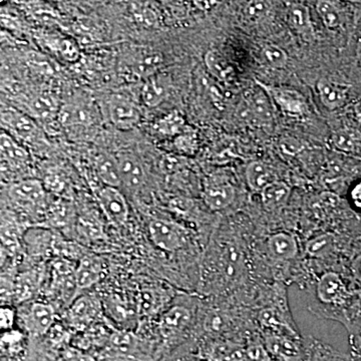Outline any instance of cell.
Returning a JSON list of instances; mask_svg holds the SVG:
<instances>
[{
  "label": "cell",
  "mask_w": 361,
  "mask_h": 361,
  "mask_svg": "<svg viewBox=\"0 0 361 361\" xmlns=\"http://www.w3.org/2000/svg\"><path fill=\"white\" fill-rule=\"evenodd\" d=\"M0 149L2 161H6L11 168H25L30 163V154L27 149L6 130L1 132Z\"/></svg>",
  "instance_id": "ffe728a7"
},
{
  "label": "cell",
  "mask_w": 361,
  "mask_h": 361,
  "mask_svg": "<svg viewBox=\"0 0 361 361\" xmlns=\"http://www.w3.org/2000/svg\"><path fill=\"white\" fill-rule=\"evenodd\" d=\"M45 189L44 183L35 179H25L13 183L9 187L11 200L21 207L40 208L44 205Z\"/></svg>",
  "instance_id": "9c48e42d"
},
{
  "label": "cell",
  "mask_w": 361,
  "mask_h": 361,
  "mask_svg": "<svg viewBox=\"0 0 361 361\" xmlns=\"http://www.w3.org/2000/svg\"><path fill=\"white\" fill-rule=\"evenodd\" d=\"M75 220V210L70 201L54 202L47 209L44 223L56 229H66L73 226Z\"/></svg>",
  "instance_id": "603a6c76"
},
{
  "label": "cell",
  "mask_w": 361,
  "mask_h": 361,
  "mask_svg": "<svg viewBox=\"0 0 361 361\" xmlns=\"http://www.w3.org/2000/svg\"><path fill=\"white\" fill-rule=\"evenodd\" d=\"M353 118L355 122L361 127V97L360 99H356L353 106Z\"/></svg>",
  "instance_id": "b9f144b4"
},
{
  "label": "cell",
  "mask_w": 361,
  "mask_h": 361,
  "mask_svg": "<svg viewBox=\"0 0 361 361\" xmlns=\"http://www.w3.org/2000/svg\"><path fill=\"white\" fill-rule=\"evenodd\" d=\"M185 127L184 118L177 113H172L159 122L158 130L163 134L176 135L182 134Z\"/></svg>",
  "instance_id": "e575fe53"
},
{
  "label": "cell",
  "mask_w": 361,
  "mask_h": 361,
  "mask_svg": "<svg viewBox=\"0 0 361 361\" xmlns=\"http://www.w3.org/2000/svg\"><path fill=\"white\" fill-rule=\"evenodd\" d=\"M331 145L342 153L361 154V132L355 128H342L332 134Z\"/></svg>",
  "instance_id": "d4e9b609"
},
{
  "label": "cell",
  "mask_w": 361,
  "mask_h": 361,
  "mask_svg": "<svg viewBox=\"0 0 361 361\" xmlns=\"http://www.w3.org/2000/svg\"><path fill=\"white\" fill-rule=\"evenodd\" d=\"M245 178L249 189L254 193H260L265 187L277 180V174L269 164L253 161L247 166Z\"/></svg>",
  "instance_id": "d6986e66"
},
{
  "label": "cell",
  "mask_w": 361,
  "mask_h": 361,
  "mask_svg": "<svg viewBox=\"0 0 361 361\" xmlns=\"http://www.w3.org/2000/svg\"><path fill=\"white\" fill-rule=\"evenodd\" d=\"M316 9L329 30H336L342 25L341 11L331 0H318Z\"/></svg>",
  "instance_id": "f546056e"
},
{
  "label": "cell",
  "mask_w": 361,
  "mask_h": 361,
  "mask_svg": "<svg viewBox=\"0 0 361 361\" xmlns=\"http://www.w3.org/2000/svg\"><path fill=\"white\" fill-rule=\"evenodd\" d=\"M261 59L263 63L270 68H283L288 63V54L281 47L276 44H267L263 45L260 52Z\"/></svg>",
  "instance_id": "4dcf8cb0"
},
{
  "label": "cell",
  "mask_w": 361,
  "mask_h": 361,
  "mask_svg": "<svg viewBox=\"0 0 361 361\" xmlns=\"http://www.w3.org/2000/svg\"><path fill=\"white\" fill-rule=\"evenodd\" d=\"M149 238L161 250L177 252L189 245L191 234L175 221L156 219L149 225Z\"/></svg>",
  "instance_id": "6da1fadb"
},
{
  "label": "cell",
  "mask_w": 361,
  "mask_h": 361,
  "mask_svg": "<svg viewBox=\"0 0 361 361\" xmlns=\"http://www.w3.org/2000/svg\"><path fill=\"white\" fill-rule=\"evenodd\" d=\"M96 171L97 177L106 186L116 188L121 186L120 175H118L116 158L99 156L96 161Z\"/></svg>",
  "instance_id": "83f0119b"
},
{
  "label": "cell",
  "mask_w": 361,
  "mask_h": 361,
  "mask_svg": "<svg viewBox=\"0 0 361 361\" xmlns=\"http://www.w3.org/2000/svg\"><path fill=\"white\" fill-rule=\"evenodd\" d=\"M306 361H353L350 355H342L324 342L307 336L304 338Z\"/></svg>",
  "instance_id": "7402d4cb"
},
{
  "label": "cell",
  "mask_w": 361,
  "mask_h": 361,
  "mask_svg": "<svg viewBox=\"0 0 361 361\" xmlns=\"http://www.w3.org/2000/svg\"><path fill=\"white\" fill-rule=\"evenodd\" d=\"M101 312V301L97 297L84 295L75 298L68 305V315L73 324L87 325L94 322Z\"/></svg>",
  "instance_id": "5bb4252c"
},
{
  "label": "cell",
  "mask_w": 361,
  "mask_h": 361,
  "mask_svg": "<svg viewBox=\"0 0 361 361\" xmlns=\"http://www.w3.org/2000/svg\"><path fill=\"white\" fill-rule=\"evenodd\" d=\"M299 251L298 240L290 232H275L265 240L266 255L275 262L285 263L294 260Z\"/></svg>",
  "instance_id": "ba28073f"
},
{
  "label": "cell",
  "mask_w": 361,
  "mask_h": 361,
  "mask_svg": "<svg viewBox=\"0 0 361 361\" xmlns=\"http://www.w3.org/2000/svg\"><path fill=\"white\" fill-rule=\"evenodd\" d=\"M265 90L273 104H276L279 110L293 118H303L310 114V108L305 97L301 92L292 87L269 85L257 82Z\"/></svg>",
  "instance_id": "7a4b0ae2"
},
{
  "label": "cell",
  "mask_w": 361,
  "mask_h": 361,
  "mask_svg": "<svg viewBox=\"0 0 361 361\" xmlns=\"http://www.w3.org/2000/svg\"><path fill=\"white\" fill-rule=\"evenodd\" d=\"M59 118L68 129L87 130L96 123L97 115L92 104L80 102L63 106L59 110Z\"/></svg>",
  "instance_id": "8fae6325"
},
{
  "label": "cell",
  "mask_w": 361,
  "mask_h": 361,
  "mask_svg": "<svg viewBox=\"0 0 361 361\" xmlns=\"http://www.w3.org/2000/svg\"><path fill=\"white\" fill-rule=\"evenodd\" d=\"M13 311L11 308L2 307L1 310H0V326H1V329H11L13 327Z\"/></svg>",
  "instance_id": "f35d334b"
},
{
  "label": "cell",
  "mask_w": 361,
  "mask_h": 361,
  "mask_svg": "<svg viewBox=\"0 0 361 361\" xmlns=\"http://www.w3.org/2000/svg\"><path fill=\"white\" fill-rule=\"evenodd\" d=\"M351 360L353 361H361V356H353L350 355Z\"/></svg>",
  "instance_id": "ee69618b"
},
{
  "label": "cell",
  "mask_w": 361,
  "mask_h": 361,
  "mask_svg": "<svg viewBox=\"0 0 361 361\" xmlns=\"http://www.w3.org/2000/svg\"><path fill=\"white\" fill-rule=\"evenodd\" d=\"M266 348L276 361H306L304 338H297L284 334L262 332Z\"/></svg>",
  "instance_id": "3957f363"
},
{
  "label": "cell",
  "mask_w": 361,
  "mask_h": 361,
  "mask_svg": "<svg viewBox=\"0 0 361 361\" xmlns=\"http://www.w3.org/2000/svg\"><path fill=\"white\" fill-rule=\"evenodd\" d=\"M160 1L164 2V4H171V2H174L176 0H160Z\"/></svg>",
  "instance_id": "f6af8a7d"
},
{
  "label": "cell",
  "mask_w": 361,
  "mask_h": 361,
  "mask_svg": "<svg viewBox=\"0 0 361 361\" xmlns=\"http://www.w3.org/2000/svg\"><path fill=\"white\" fill-rule=\"evenodd\" d=\"M97 200L104 215L114 225L126 224L129 219V204L118 188L104 185L97 192Z\"/></svg>",
  "instance_id": "277c9868"
},
{
  "label": "cell",
  "mask_w": 361,
  "mask_h": 361,
  "mask_svg": "<svg viewBox=\"0 0 361 361\" xmlns=\"http://www.w3.org/2000/svg\"><path fill=\"white\" fill-rule=\"evenodd\" d=\"M202 196L210 210L219 212L232 205L236 198V190L225 178L214 176L206 180Z\"/></svg>",
  "instance_id": "5b68a950"
},
{
  "label": "cell",
  "mask_w": 361,
  "mask_h": 361,
  "mask_svg": "<svg viewBox=\"0 0 361 361\" xmlns=\"http://www.w3.org/2000/svg\"><path fill=\"white\" fill-rule=\"evenodd\" d=\"M39 274L37 271H30L20 275L14 285V295L18 302L28 300L35 295L39 287Z\"/></svg>",
  "instance_id": "4316f807"
},
{
  "label": "cell",
  "mask_w": 361,
  "mask_h": 361,
  "mask_svg": "<svg viewBox=\"0 0 361 361\" xmlns=\"http://www.w3.org/2000/svg\"><path fill=\"white\" fill-rule=\"evenodd\" d=\"M349 206L355 212L361 214V178L355 180L348 192Z\"/></svg>",
  "instance_id": "8d00e7d4"
},
{
  "label": "cell",
  "mask_w": 361,
  "mask_h": 361,
  "mask_svg": "<svg viewBox=\"0 0 361 361\" xmlns=\"http://www.w3.org/2000/svg\"><path fill=\"white\" fill-rule=\"evenodd\" d=\"M120 175L121 186L137 191L144 184L146 173L141 161L132 154L122 153L116 157Z\"/></svg>",
  "instance_id": "7c38bea8"
},
{
  "label": "cell",
  "mask_w": 361,
  "mask_h": 361,
  "mask_svg": "<svg viewBox=\"0 0 361 361\" xmlns=\"http://www.w3.org/2000/svg\"><path fill=\"white\" fill-rule=\"evenodd\" d=\"M246 118L259 126L270 127L273 122L272 101L263 87L258 85L245 99Z\"/></svg>",
  "instance_id": "30bf717a"
},
{
  "label": "cell",
  "mask_w": 361,
  "mask_h": 361,
  "mask_svg": "<svg viewBox=\"0 0 361 361\" xmlns=\"http://www.w3.org/2000/svg\"><path fill=\"white\" fill-rule=\"evenodd\" d=\"M207 66L215 77L222 80H227L232 78L234 70L220 54L215 52L207 54L205 58Z\"/></svg>",
  "instance_id": "1f68e13d"
},
{
  "label": "cell",
  "mask_w": 361,
  "mask_h": 361,
  "mask_svg": "<svg viewBox=\"0 0 361 361\" xmlns=\"http://www.w3.org/2000/svg\"><path fill=\"white\" fill-rule=\"evenodd\" d=\"M27 329L37 336H44L54 326L56 311L54 306L44 302H35L28 308L25 316Z\"/></svg>",
  "instance_id": "2e32d148"
},
{
  "label": "cell",
  "mask_w": 361,
  "mask_h": 361,
  "mask_svg": "<svg viewBox=\"0 0 361 361\" xmlns=\"http://www.w3.org/2000/svg\"><path fill=\"white\" fill-rule=\"evenodd\" d=\"M111 345L116 353L129 355L137 346V337L129 331H116L111 334Z\"/></svg>",
  "instance_id": "d6a6232c"
},
{
  "label": "cell",
  "mask_w": 361,
  "mask_h": 361,
  "mask_svg": "<svg viewBox=\"0 0 361 361\" xmlns=\"http://www.w3.org/2000/svg\"><path fill=\"white\" fill-rule=\"evenodd\" d=\"M271 11L269 0H249L244 8V16L247 20L257 23L265 18Z\"/></svg>",
  "instance_id": "836d02e7"
},
{
  "label": "cell",
  "mask_w": 361,
  "mask_h": 361,
  "mask_svg": "<svg viewBox=\"0 0 361 361\" xmlns=\"http://www.w3.org/2000/svg\"><path fill=\"white\" fill-rule=\"evenodd\" d=\"M246 361H276L270 355L260 332L255 331L247 338L245 342Z\"/></svg>",
  "instance_id": "f1b7e54d"
},
{
  "label": "cell",
  "mask_w": 361,
  "mask_h": 361,
  "mask_svg": "<svg viewBox=\"0 0 361 361\" xmlns=\"http://www.w3.org/2000/svg\"><path fill=\"white\" fill-rule=\"evenodd\" d=\"M103 274V265L99 258L82 256L75 269V281L78 290H87L94 286L101 281Z\"/></svg>",
  "instance_id": "ac0fdd59"
},
{
  "label": "cell",
  "mask_w": 361,
  "mask_h": 361,
  "mask_svg": "<svg viewBox=\"0 0 361 361\" xmlns=\"http://www.w3.org/2000/svg\"><path fill=\"white\" fill-rule=\"evenodd\" d=\"M172 85L165 75H153L149 77L141 90V99L145 106L156 108L160 106L170 94Z\"/></svg>",
  "instance_id": "e0dca14e"
},
{
  "label": "cell",
  "mask_w": 361,
  "mask_h": 361,
  "mask_svg": "<svg viewBox=\"0 0 361 361\" xmlns=\"http://www.w3.org/2000/svg\"><path fill=\"white\" fill-rule=\"evenodd\" d=\"M349 271H350L351 277L355 280V284L361 291V251L356 252L355 255L351 257Z\"/></svg>",
  "instance_id": "74e56055"
},
{
  "label": "cell",
  "mask_w": 361,
  "mask_h": 361,
  "mask_svg": "<svg viewBox=\"0 0 361 361\" xmlns=\"http://www.w3.org/2000/svg\"><path fill=\"white\" fill-rule=\"evenodd\" d=\"M279 147L285 155L292 157L296 156L297 154L301 153L304 148H305L303 142H301L300 140L296 139V137H282L279 142Z\"/></svg>",
  "instance_id": "d590c367"
},
{
  "label": "cell",
  "mask_w": 361,
  "mask_h": 361,
  "mask_svg": "<svg viewBox=\"0 0 361 361\" xmlns=\"http://www.w3.org/2000/svg\"><path fill=\"white\" fill-rule=\"evenodd\" d=\"M261 202L266 210L275 211L282 208L291 196V188L283 180H275L260 192Z\"/></svg>",
  "instance_id": "cb8c5ba5"
},
{
  "label": "cell",
  "mask_w": 361,
  "mask_h": 361,
  "mask_svg": "<svg viewBox=\"0 0 361 361\" xmlns=\"http://www.w3.org/2000/svg\"><path fill=\"white\" fill-rule=\"evenodd\" d=\"M194 313L185 305H175L163 313L160 319V329L165 336L182 334L189 329L193 322Z\"/></svg>",
  "instance_id": "4fadbf2b"
},
{
  "label": "cell",
  "mask_w": 361,
  "mask_h": 361,
  "mask_svg": "<svg viewBox=\"0 0 361 361\" xmlns=\"http://www.w3.org/2000/svg\"><path fill=\"white\" fill-rule=\"evenodd\" d=\"M1 120L4 130L13 137H16L23 141L33 142H39L44 137L37 123L21 111L14 109H6L2 111Z\"/></svg>",
  "instance_id": "8992f818"
},
{
  "label": "cell",
  "mask_w": 361,
  "mask_h": 361,
  "mask_svg": "<svg viewBox=\"0 0 361 361\" xmlns=\"http://www.w3.org/2000/svg\"><path fill=\"white\" fill-rule=\"evenodd\" d=\"M109 118L118 129L129 130L141 120L139 106L129 97L114 94L108 102Z\"/></svg>",
  "instance_id": "52a82bcc"
},
{
  "label": "cell",
  "mask_w": 361,
  "mask_h": 361,
  "mask_svg": "<svg viewBox=\"0 0 361 361\" xmlns=\"http://www.w3.org/2000/svg\"><path fill=\"white\" fill-rule=\"evenodd\" d=\"M318 96L325 108L336 111L348 103L349 85L334 82L329 78H322L316 84Z\"/></svg>",
  "instance_id": "9a60e30c"
},
{
  "label": "cell",
  "mask_w": 361,
  "mask_h": 361,
  "mask_svg": "<svg viewBox=\"0 0 361 361\" xmlns=\"http://www.w3.org/2000/svg\"><path fill=\"white\" fill-rule=\"evenodd\" d=\"M63 361H94V360L92 356L82 355L78 351H68L66 353Z\"/></svg>",
  "instance_id": "ab89813d"
},
{
  "label": "cell",
  "mask_w": 361,
  "mask_h": 361,
  "mask_svg": "<svg viewBox=\"0 0 361 361\" xmlns=\"http://www.w3.org/2000/svg\"><path fill=\"white\" fill-rule=\"evenodd\" d=\"M287 20L292 30L306 42H312L315 39L314 27L307 6L302 4H292L287 13Z\"/></svg>",
  "instance_id": "44dd1931"
},
{
  "label": "cell",
  "mask_w": 361,
  "mask_h": 361,
  "mask_svg": "<svg viewBox=\"0 0 361 361\" xmlns=\"http://www.w3.org/2000/svg\"><path fill=\"white\" fill-rule=\"evenodd\" d=\"M222 1L223 0H195L197 6H198L199 8L204 9V11L213 8V7L217 6L218 4H220Z\"/></svg>",
  "instance_id": "60d3db41"
},
{
  "label": "cell",
  "mask_w": 361,
  "mask_h": 361,
  "mask_svg": "<svg viewBox=\"0 0 361 361\" xmlns=\"http://www.w3.org/2000/svg\"><path fill=\"white\" fill-rule=\"evenodd\" d=\"M336 245V236L331 233L315 235L305 244V253L312 258L326 257L334 251Z\"/></svg>",
  "instance_id": "484cf974"
},
{
  "label": "cell",
  "mask_w": 361,
  "mask_h": 361,
  "mask_svg": "<svg viewBox=\"0 0 361 361\" xmlns=\"http://www.w3.org/2000/svg\"><path fill=\"white\" fill-rule=\"evenodd\" d=\"M344 1L349 2L353 4H361V0H344Z\"/></svg>",
  "instance_id": "7bdbcfd3"
}]
</instances>
